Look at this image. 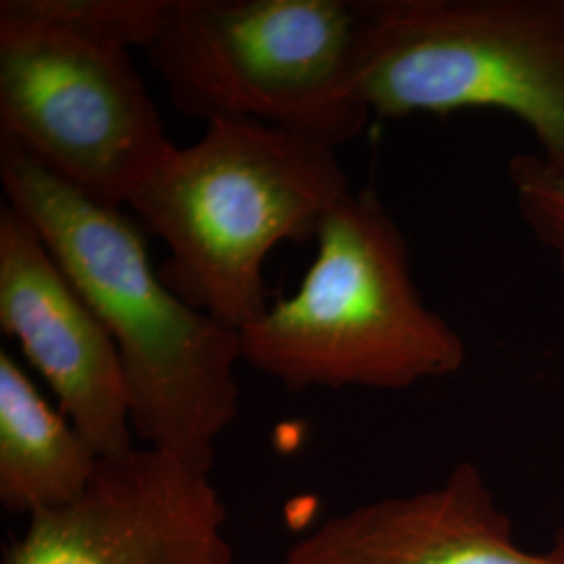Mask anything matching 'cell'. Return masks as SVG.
<instances>
[{
  "label": "cell",
  "instance_id": "obj_10",
  "mask_svg": "<svg viewBox=\"0 0 564 564\" xmlns=\"http://www.w3.org/2000/svg\"><path fill=\"white\" fill-rule=\"evenodd\" d=\"M99 454L0 349V502L32 519L78 500L95 479Z\"/></svg>",
  "mask_w": 564,
  "mask_h": 564
},
{
  "label": "cell",
  "instance_id": "obj_2",
  "mask_svg": "<svg viewBox=\"0 0 564 564\" xmlns=\"http://www.w3.org/2000/svg\"><path fill=\"white\" fill-rule=\"evenodd\" d=\"M349 191L333 147L260 121L224 120L207 123L191 147L172 144L130 207L170 251L162 281L242 330L270 307V251L316 239Z\"/></svg>",
  "mask_w": 564,
  "mask_h": 564
},
{
  "label": "cell",
  "instance_id": "obj_8",
  "mask_svg": "<svg viewBox=\"0 0 564 564\" xmlns=\"http://www.w3.org/2000/svg\"><path fill=\"white\" fill-rule=\"evenodd\" d=\"M0 328L99 458L130 452L132 412L118 347L36 228L0 209Z\"/></svg>",
  "mask_w": 564,
  "mask_h": 564
},
{
  "label": "cell",
  "instance_id": "obj_7",
  "mask_svg": "<svg viewBox=\"0 0 564 564\" xmlns=\"http://www.w3.org/2000/svg\"><path fill=\"white\" fill-rule=\"evenodd\" d=\"M209 475L151 447L101 458L78 500L28 519L2 564H235Z\"/></svg>",
  "mask_w": 564,
  "mask_h": 564
},
{
  "label": "cell",
  "instance_id": "obj_9",
  "mask_svg": "<svg viewBox=\"0 0 564 564\" xmlns=\"http://www.w3.org/2000/svg\"><path fill=\"white\" fill-rule=\"evenodd\" d=\"M282 564H564V533L524 550L479 468L463 463L435 487L326 519Z\"/></svg>",
  "mask_w": 564,
  "mask_h": 564
},
{
  "label": "cell",
  "instance_id": "obj_6",
  "mask_svg": "<svg viewBox=\"0 0 564 564\" xmlns=\"http://www.w3.org/2000/svg\"><path fill=\"white\" fill-rule=\"evenodd\" d=\"M0 142L107 207L174 144L128 51L0 11Z\"/></svg>",
  "mask_w": 564,
  "mask_h": 564
},
{
  "label": "cell",
  "instance_id": "obj_11",
  "mask_svg": "<svg viewBox=\"0 0 564 564\" xmlns=\"http://www.w3.org/2000/svg\"><path fill=\"white\" fill-rule=\"evenodd\" d=\"M176 0H2L0 11L44 21L120 51L149 48L172 20Z\"/></svg>",
  "mask_w": 564,
  "mask_h": 564
},
{
  "label": "cell",
  "instance_id": "obj_3",
  "mask_svg": "<svg viewBox=\"0 0 564 564\" xmlns=\"http://www.w3.org/2000/svg\"><path fill=\"white\" fill-rule=\"evenodd\" d=\"M300 289L241 333L242 362L289 391H398L456 375L466 343L423 302L402 228L372 191L324 218Z\"/></svg>",
  "mask_w": 564,
  "mask_h": 564
},
{
  "label": "cell",
  "instance_id": "obj_12",
  "mask_svg": "<svg viewBox=\"0 0 564 564\" xmlns=\"http://www.w3.org/2000/svg\"><path fill=\"white\" fill-rule=\"evenodd\" d=\"M508 181L521 220L547 251L564 284V176L538 153H517L508 160Z\"/></svg>",
  "mask_w": 564,
  "mask_h": 564
},
{
  "label": "cell",
  "instance_id": "obj_5",
  "mask_svg": "<svg viewBox=\"0 0 564 564\" xmlns=\"http://www.w3.org/2000/svg\"><path fill=\"white\" fill-rule=\"evenodd\" d=\"M358 88L389 120L506 113L564 176V0H368Z\"/></svg>",
  "mask_w": 564,
  "mask_h": 564
},
{
  "label": "cell",
  "instance_id": "obj_1",
  "mask_svg": "<svg viewBox=\"0 0 564 564\" xmlns=\"http://www.w3.org/2000/svg\"><path fill=\"white\" fill-rule=\"evenodd\" d=\"M7 202L36 228L120 354L144 447L209 475L239 416L241 333L184 302L153 270L142 224L0 142Z\"/></svg>",
  "mask_w": 564,
  "mask_h": 564
},
{
  "label": "cell",
  "instance_id": "obj_4",
  "mask_svg": "<svg viewBox=\"0 0 564 564\" xmlns=\"http://www.w3.org/2000/svg\"><path fill=\"white\" fill-rule=\"evenodd\" d=\"M362 4L176 0L147 57L186 116L260 121L337 149L372 118L358 88Z\"/></svg>",
  "mask_w": 564,
  "mask_h": 564
}]
</instances>
